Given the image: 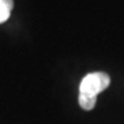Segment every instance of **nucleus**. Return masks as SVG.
I'll list each match as a JSON object with an SVG mask.
<instances>
[{
    "label": "nucleus",
    "instance_id": "1",
    "mask_svg": "<svg viewBox=\"0 0 124 124\" xmlns=\"http://www.w3.org/2000/svg\"><path fill=\"white\" fill-rule=\"evenodd\" d=\"M110 78L105 72H92L82 79L79 85V101L80 107L85 110H91L97 103L99 93L109 86Z\"/></svg>",
    "mask_w": 124,
    "mask_h": 124
},
{
    "label": "nucleus",
    "instance_id": "2",
    "mask_svg": "<svg viewBox=\"0 0 124 124\" xmlns=\"http://www.w3.org/2000/svg\"><path fill=\"white\" fill-rule=\"evenodd\" d=\"M13 6V0H0V23H4L8 20Z\"/></svg>",
    "mask_w": 124,
    "mask_h": 124
}]
</instances>
